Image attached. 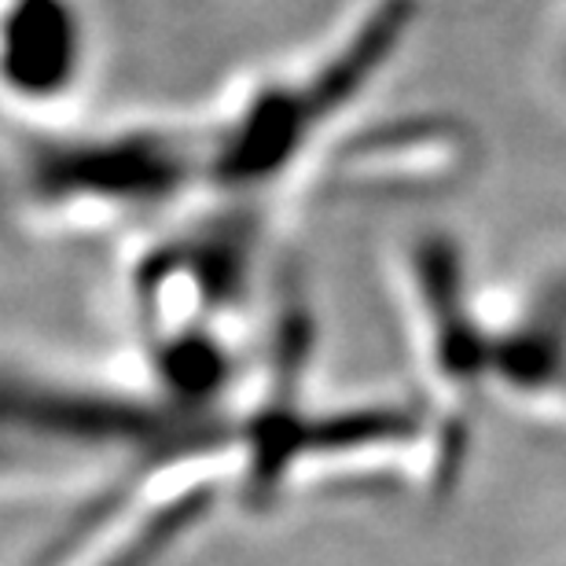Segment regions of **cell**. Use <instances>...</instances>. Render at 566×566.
<instances>
[{"mask_svg": "<svg viewBox=\"0 0 566 566\" xmlns=\"http://www.w3.org/2000/svg\"><path fill=\"white\" fill-rule=\"evenodd\" d=\"M416 19V0H368L305 60L243 82L210 118H199L207 180L254 188L283 174L338 115L376 88Z\"/></svg>", "mask_w": 566, "mask_h": 566, "instance_id": "6da1fadb", "label": "cell"}, {"mask_svg": "<svg viewBox=\"0 0 566 566\" xmlns=\"http://www.w3.org/2000/svg\"><path fill=\"white\" fill-rule=\"evenodd\" d=\"M4 158L15 213L60 224L126 218L207 180L199 122L174 118L22 126Z\"/></svg>", "mask_w": 566, "mask_h": 566, "instance_id": "7a4b0ae2", "label": "cell"}, {"mask_svg": "<svg viewBox=\"0 0 566 566\" xmlns=\"http://www.w3.org/2000/svg\"><path fill=\"white\" fill-rule=\"evenodd\" d=\"M96 66L99 27L88 0H0V107L22 126L74 118Z\"/></svg>", "mask_w": 566, "mask_h": 566, "instance_id": "3957f363", "label": "cell"}, {"mask_svg": "<svg viewBox=\"0 0 566 566\" xmlns=\"http://www.w3.org/2000/svg\"><path fill=\"white\" fill-rule=\"evenodd\" d=\"M15 213V202H11V185H8V158L0 155V221H8Z\"/></svg>", "mask_w": 566, "mask_h": 566, "instance_id": "277c9868", "label": "cell"}, {"mask_svg": "<svg viewBox=\"0 0 566 566\" xmlns=\"http://www.w3.org/2000/svg\"><path fill=\"white\" fill-rule=\"evenodd\" d=\"M563 71H566V38H563Z\"/></svg>", "mask_w": 566, "mask_h": 566, "instance_id": "5b68a950", "label": "cell"}]
</instances>
